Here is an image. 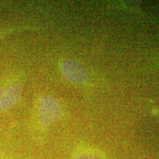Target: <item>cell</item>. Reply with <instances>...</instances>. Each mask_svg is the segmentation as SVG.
Here are the masks:
<instances>
[{
    "instance_id": "1",
    "label": "cell",
    "mask_w": 159,
    "mask_h": 159,
    "mask_svg": "<svg viewBox=\"0 0 159 159\" xmlns=\"http://www.w3.org/2000/svg\"><path fill=\"white\" fill-rule=\"evenodd\" d=\"M22 75L12 73L0 81V112L8 111L19 102L22 94Z\"/></svg>"
},
{
    "instance_id": "2",
    "label": "cell",
    "mask_w": 159,
    "mask_h": 159,
    "mask_svg": "<svg viewBox=\"0 0 159 159\" xmlns=\"http://www.w3.org/2000/svg\"><path fill=\"white\" fill-rule=\"evenodd\" d=\"M62 106L55 97L45 95L39 97L35 104V115L39 125L47 128L61 118Z\"/></svg>"
},
{
    "instance_id": "3",
    "label": "cell",
    "mask_w": 159,
    "mask_h": 159,
    "mask_svg": "<svg viewBox=\"0 0 159 159\" xmlns=\"http://www.w3.org/2000/svg\"><path fill=\"white\" fill-rule=\"evenodd\" d=\"M59 65L63 77L73 84H81L87 80L86 70L80 63L69 59H63Z\"/></svg>"
},
{
    "instance_id": "4",
    "label": "cell",
    "mask_w": 159,
    "mask_h": 159,
    "mask_svg": "<svg viewBox=\"0 0 159 159\" xmlns=\"http://www.w3.org/2000/svg\"><path fill=\"white\" fill-rule=\"evenodd\" d=\"M74 159H105V156L96 149L83 147L78 148L74 152Z\"/></svg>"
},
{
    "instance_id": "5",
    "label": "cell",
    "mask_w": 159,
    "mask_h": 159,
    "mask_svg": "<svg viewBox=\"0 0 159 159\" xmlns=\"http://www.w3.org/2000/svg\"><path fill=\"white\" fill-rule=\"evenodd\" d=\"M26 26L25 25H5L0 27V41L6 37L9 36L13 33H17L19 31H21L25 30Z\"/></svg>"
},
{
    "instance_id": "6",
    "label": "cell",
    "mask_w": 159,
    "mask_h": 159,
    "mask_svg": "<svg viewBox=\"0 0 159 159\" xmlns=\"http://www.w3.org/2000/svg\"><path fill=\"white\" fill-rule=\"evenodd\" d=\"M2 159H11L8 156H7V155H2Z\"/></svg>"
}]
</instances>
